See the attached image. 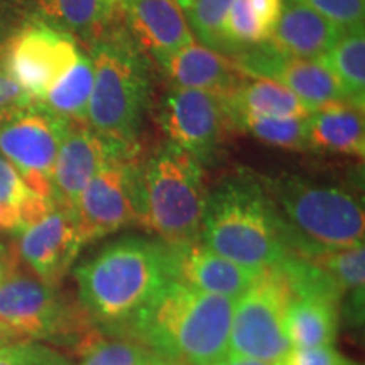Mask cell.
<instances>
[{"mask_svg": "<svg viewBox=\"0 0 365 365\" xmlns=\"http://www.w3.org/2000/svg\"><path fill=\"white\" fill-rule=\"evenodd\" d=\"M284 0H234L223 24L225 54L266 44L279 21Z\"/></svg>", "mask_w": 365, "mask_h": 365, "instance_id": "24", "label": "cell"}, {"mask_svg": "<svg viewBox=\"0 0 365 365\" xmlns=\"http://www.w3.org/2000/svg\"><path fill=\"white\" fill-rule=\"evenodd\" d=\"M93 90V61L90 54L81 51L71 70L41 100L49 110L68 120L85 122L86 110Z\"/></svg>", "mask_w": 365, "mask_h": 365, "instance_id": "28", "label": "cell"}, {"mask_svg": "<svg viewBox=\"0 0 365 365\" xmlns=\"http://www.w3.org/2000/svg\"><path fill=\"white\" fill-rule=\"evenodd\" d=\"M124 27L154 61L193 43L188 22L176 0H122Z\"/></svg>", "mask_w": 365, "mask_h": 365, "instance_id": "17", "label": "cell"}, {"mask_svg": "<svg viewBox=\"0 0 365 365\" xmlns=\"http://www.w3.org/2000/svg\"><path fill=\"white\" fill-rule=\"evenodd\" d=\"M158 122L168 140L191 154L202 166L218 161L228 134L235 130L222 98L202 90H168Z\"/></svg>", "mask_w": 365, "mask_h": 365, "instance_id": "12", "label": "cell"}, {"mask_svg": "<svg viewBox=\"0 0 365 365\" xmlns=\"http://www.w3.org/2000/svg\"><path fill=\"white\" fill-rule=\"evenodd\" d=\"M158 365H171V364H166V362H163V360H161V362H159Z\"/></svg>", "mask_w": 365, "mask_h": 365, "instance_id": "41", "label": "cell"}, {"mask_svg": "<svg viewBox=\"0 0 365 365\" xmlns=\"http://www.w3.org/2000/svg\"><path fill=\"white\" fill-rule=\"evenodd\" d=\"M293 296L279 267L259 274L234 303L228 354L276 364L291 349L284 317Z\"/></svg>", "mask_w": 365, "mask_h": 365, "instance_id": "9", "label": "cell"}, {"mask_svg": "<svg viewBox=\"0 0 365 365\" xmlns=\"http://www.w3.org/2000/svg\"><path fill=\"white\" fill-rule=\"evenodd\" d=\"M71 212L54 207L53 212L19 232L17 255L44 284L58 287L83 249Z\"/></svg>", "mask_w": 365, "mask_h": 365, "instance_id": "14", "label": "cell"}, {"mask_svg": "<svg viewBox=\"0 0 365 365\" xmlns=\"http://www.w3.org/2000/svg\"><path fill=\"white\" fill-rule=\"evenodd\" d=\"M26 21L46 24L91 44L120 19L115 0H21Z\"/></svg>", "mask_w": 365, "mask_h": 365, "instance_id": "19", "label": "cell"}, {"mask_svg": "<svg viewBox=\"0 0 365 365\" xmlns=\"http://www.w3.org/2000/svg\"><path fill=\"white\" fill-rule=\"evenodd\" d=\"M115 2H117V6H118V4H120V2H122V0H115Z\"/></svg>", "mask_w": 365, "mask_h": 365, "instance_id": "42", "label": "cell"}, {"mask_svg": "<svg viewBox=\"0 0 365 365\" xmlns=\"http://www.w3.org/2000/svg\"><path fill=\"white\" fill-rule=\"evenodd\" d=\"M230 58L244 76L272 80L286 86L307 105L309 112L327 103L346 100L339 81L322 58L286 56L274 51L267 44L247 48L232 54Z\"/></svg>", "mask_w": 365, "mask_h": 365, "instance_id": "13", "label": "cell"}, {"mask_svg": "<svg viewBox=\"0 0 365 365\" xmlns=\"http://www.w3.org/2000/svg\"><path fill=\"white\" fill-rule=\"evenodd\" d=\"M228 115L250 113L274 118H308L309 108L291 90L272 80L242 76L222 98Z\"/></svg>", "mask_w": 365, "mask_h": 365, "instance_id": "22", "label": "cell"}, {"mask_svg": "<svg viewBox=\"0 0 365 365\" xmlns=\"http://www.w3.org/2000/svg\"><path fill=\"white\" fill-rule=\"evenodd\" d=\"M81 49L70 34L36 21H26L0 48V73L29 97L43 100L76 59Z\"/></svg>", "mask_w": 365, "mask_h": 365, "instance_id": "11", "label": "cell"}, {"mask_svg": "<svg viewBox=\"0 0 365 365\" xmlns=\"http://www.w3.org/2000/svg\"><path fill=\"white\" fill-rule=\"evenodd\" d=\"M234 299L170 279L118 330L171 365H215L228 354Z\"/></svg>", "mask_w": 365, "mask_h": 365, "instance_id": "1", "label": "cell"}, {"mask_svg": "<svg viewBox=\"0 0 365 365\" xmlns=\"http://www.w3.org/2000/svg\"><path fill=\"white\" fill-rule=\"evenodd\" d=\"M299 257L309 259L335 281L344 294L340 313L359 323V314L360 318L364 314L365 245L359 244L346 249L322 250V252L299 255Z\"/></svg>", "mask_w": 365, "mask_h": 365, "instance_id": "25", "label": "cell"}, {"mask_svg": "<svg viewBox=\"0 0 365 365\" xmlns=\"http://www.w3.org/2000/svg\"><path fill=\"white\" fill-rule=\"evenodd\" d=\"M0 323L21 340H46L75 349L95 331L80 303H71L58 287L14 269L0 281Z\"/></svg>", "mask_w": 365, "mask_h": 365, "instance_id": "7", "label": "cell"}, {"mask_svg": "<svg viewBox=\"0 0 365 365\" xmlns=\"http://www.w3.org/2000/svg\"><path fill=\"white\" fill-rule=\"evenodd\" d=\"M93 90L86 125L105 139L135 148L153 97V68L120 21L90 44Z\"/></svg>", "mask_w": 365, "mask_h": 365, "instance_id": "4", "label": "cell"}, {"mask_svg": "<svg viewBox=\"0 0 365 365\" xmlns=\"http://www.w3.org/2000/svg\"><path fill=\"white\" fill-rule=\"evenodd\" d=\"M308 149L362 159L365 154L364 107L340 100L309 113Z\"/></svg>", "mask_w": 365, "mask_h": 365, "instance_id": "21", "label": "cell"}, {"mask_svg": "<svg viewBox=\"0 0 365 365\" xmlns=\"http://www.w3.org/2000/svg\"><path fill=\"white\" fill-rule=\"evenodd\" d=\"M168 247L170 279L203 293L237 299L261 272L239 266L213 252L202 240Z\"/></svg>", "mask_w": 365, "mask_h": 365, "instance_id": "16", "label": "cell"}, {"mask_svg": "<svg viewBox=\"0 0 365 365\" xmlns=\"http://www.w3.org/2000/svg\"><path fill=\"white\" fill-rule=\"evenodd\" d=\"M24 22L21 0H0V48Z\"/></svg>", "mask_w": 365, "mask_h": 365, "instance_id": "35", "label": "cell"}, {"mask_svg": "<svg viewBox=\"0 0 365 365\" xmlns=\"http://www.w3.org/2000/svg\"><path fill=\"white\" fill-rule=\"evenodd\" d=\"M75 279L91 322L118 330L170 281L168 247L161 240L122 237L81 262Z\"/></svg>", "mask_w": 365, "mask_h": 365, "instance_id": "3", "label": "cell"}, {"mask_svg": "<svg viewBox=\"0 0 365 365\" xmlns=\"http://www.w3.org/2000/svg\"><path fill=\"white\" fill-rule=\"evenodd\" d=\"M274 365H359L345 357L333 345L309 346V349H294L291 346Z\"/></svg>", "mask_w": 365, "mask_h": 365, "instance_id": "34", "label": "cell"}, {"mask_svg": "<svg viewBox=\"0 0 365 365\" xmlns=\"http://www.w3.org/2000/svg\"><path fill=\"white\" fill-rule=\"evenodd\" d=\"M83 245L105 239L120 228L140 227L144 217L143 161L139 148L108 159L71 210Z\"/></svg>", "mask_w": 365, "mask_h": 365, "instance_id": "8", "label": "cell"}, {"mask_svg": "<svg viewBox=\"0 0 365 365\" xmlns=\"http://www.w3.org/2000/svg\"><path fill=\"white\" fill-rule=\"evenodd\" d=\"M235 129L245 130L254 139L287 150L308 149V118H274L259 117L250 113L232 115Z\"/></svg>", "mask_w": 365, "mask_h": 365, "instance_id": "29", "label": "cell"}, {"mask_svg": "<svg viewBox=\"0 0 365 365\" xmlns=\"http://www.w3.org/2000/svg\"><path fill=\"white\" fill-rule=\"evenodd\" d=\"M330 68L349 102L364 107L365 100V34L364 27L345 31L322 58Z\"/></svg>", "mask_w": 365, "mask_h": 365, "instance_id": "27", "label": "cell"}, {"mask_svg": "<svg viewBox=\"0 0 365 365\" xmlns=\"http://www.w3.org/2000/svg\"><path fill=\"white\" fill-rule=\"evenodd\" d=\"M53 200L29 188L16 168L0 156V230H24L53 212Z\"/></svg>", "mask_w": 365, "mask_h": 365, "instance_id": "26", "label": "cell"}, {"mask_svg": "<svg viewBox=\"0 0 365 365\" xmlns=\"http://www.w3.org/2000/svg\"><path fill=\"white\" fill-rule=\"evenodd\" d=\"M12 269H14L12 259L11 257H4V255L0 254V281H2L4 277H6L7 274L12 271Z\"/></svg>", "mask_w": 365, "mask_h": 365, "instance_id": "39", "label": "cell"}, {"mask_svg": "<svg viewBox=\"0 0 365 365\" xmlns=\"http://www.w3.org/2000/svg\"><path fill=\"white\" fill-rule=\"evenodd\" d=\"M16 340H21V339H17L16 333H12L7 327H4L2 323H0V346L11 344V341H16Z\"/></svg>", "mask_w": 365, "mask_h": 365, "instance_id": "38", "label": "cell"}, {"mask_svg": "<svg viewBox=\"0 0 365 365\" xmlns=\"http://www.w3.org/2000/svg\"><path fill=\"white\" fill-rule=\"evenodd\" d=\"M0 365H73L65 354L34 340H16L0 346Z\"/></svg>", "mask_w": 365, "mask_h": 365, "instance_id": "32", "label": "cell"}, {"mask_svg": "<svg viewBox=\"0 0 365 365\" xmlns=\"http://www.w3.org/2000/svg\"><path fill=\"white\" fill-rule=\"evenodd\" d=\"M143 181L140 227L170 247L200 240L208 196L202 164L166 140L143 161Z\"/></svg>", "mask_w": 365, "mask_h": 365, "instance_id": "6", "label": "cell"}, {"mask_svg": "<svg viewBox=\"0 0 365 365\" xmlns=\"http://www.w3.org/2000/svg\"><path fill=\"white\" fill-rule=\"evenodd\" d=\"M31 100L34 98L29 97L16 81L9 78L4 73H0V110L17 107V105H24L31 102Z\"/></svg>", "mask_w": 365, "mask_h": 365, "instance_id": "36", "label": "cell"}, {"mask_svg": "<svg viewBox=\"0 0 365 365\" xmlns=\"http://www.w3.org/2000/svg\"><path fill=\"white\" fill-rule=\"evenodd\" d=\"M340 307L318 296H293L286 309V339L294 349L333 345L339 335Z\"/></svg>", "mask_w": 365, "mask_h": 365, "instance_id": "23", "label": "cell"}, {"mask_svg": "<svg viewBox=\"0 0 365 365\" xmlns=\"http://www.w3.org/2000/svg\"><path fill=\"white\" fill-rule=\"evenodd\" d=\"M340 31L364 27L365 0H299Z\"/></svg>", "mask_w": 365, "mask_h": 365, "instance_id": "33", "label": "cell"}, {"mask_svg": "<svg viewBox=\"0 0 365 365\" xmlns=\"http://www.w3.org/2000/svg\"><path fill=\"white\" fill-rule=\"evenodd\" d=\"M234 0H193L186 9V22L193 29L200 44L213 51L225 53L223 24Z\"/></svg>", "mask_w": 365, "mask_h": 365, "instance_id": "31", "label": "cell"}, {"mask_svg": "<svg viewBox=\"0 0 365 365\" xmlns=\"http://www.w3.org/2000/svg\"><path fill=\"white\" fill-rule=\"evenodd\" d=\"M158 65L164 78L171 83V88L202 90L220 98L244 76L230 56L195 41L170 56L158 59Z\"/></svg>", "mask_w": 365, "mask_h": 365, "instance_id": "18", "label": "cell"}, {"mask_svg": "<svg viewBox=\"0 0 365 365\" xmlns=\"http://www.w3.org/2000/svg\"><path fill=\"white\" fill-rule=\"evenodd\" d=\"M289 254L307 255L364 244L365 213L357 193L335 182L284 173L261 176Z\"/></svg>", "mask_w": 365, "mask_h": 365, "instance_id": "5", "label": "cell"}, {"mask_svg": "<svg viewBox=\"0 0 365 365\" xmlns=\"http://www.w3.org/2000/svg\"><path fill=\"white\" fill-rule=\"evenodd\" d=\"M191 2H193V0H176L178 6H180L181 9H185V11H186V9L190 7V4H191Z\"/></svg>", "mask_w": 365, "mask_h": 365, "instance_id": "40", "label": "cell"}, {"mask_svg": "<svg viewBox=\"0 0 365 365\" xmlns=\"http://www.w3.org/2000/svg\"><path fill=\"white\" fill-rule=\"evenodd\" d=\"M78 365H158L161 359L139 341L127 339H103L93 331L78 349Z\"/></svg>", "mask_w": 365, "mask_h": 365, "instance_id": "30", "label": "cell"}, {"mask_svg": "<svg viewBox=\"0 0 365 365\" xmlns=\"http://www.w3.org/2000/svg\"><path fill=\"white\" fill-rule=\"evenodd\" d=\"M71 122L41 100L0 110V153L44 198L53 200L54 161Z\"/></svg>", "mask_w": 365, "mask_h": 365, "instance_id": "10", "label": "cell"}, {"mask_svg": "<svg viewBox=\"0 0 365 365\" xmlns=\"http://www.w3.org/2000/svg\"><path fill=\"white\" fill-rule=\"evenodd\" d=\"M200 240L228 261L262 272L289 255L261 178L239 170L208 190Z\"/></svg>", "mask_w": 365, "mask_h": 365, "instance_id": "2", "label": "cell"}, {"mask_svg": "<svg viewBox=\"0 0 365 365\" xmlns=\"http://www.w3.org/2000/svg\"><path fill=\"white\" fill-rule=\"evenodd\" d=\"M344 31L299 0H284L269 48L286 56L319 59L327 56Z\"/></svg>", "mask_w": 365, "mask_h": 365, "instance_id": "20", "label": "cell"}, {"mask_svg": "<svg viewBox=\"0 0 365 365\" xmlns=\"http://www.w3.org/2000/svg\"><path fill=\"white\" fill-rule=\"evenodd\" d=\"M215 365H274V364L264 362V360L242 357V355H235V354H227L225 357H223L220 362H217Z\"/></svg>", "mask_w": 365, "mask_h": 365, "instance_id": "37", "label": "cell"}, {"mask_svg": "<svg viewBox=\"0 0 365 365\" xmlns=\"http://www.w3.org/2000/svg\"><path fill=\"white\" fill-rule=\"evenodd\" d=\"M139 148V145H135ZM105 139L85 122L73 120L59 145L53 170V202L71 212L86 185L108 159L135 149Z\"/></svg>", "mask_w": 365, "mask_h": 365, "instance_id": "15", "label": "cell"}]
</instances>
